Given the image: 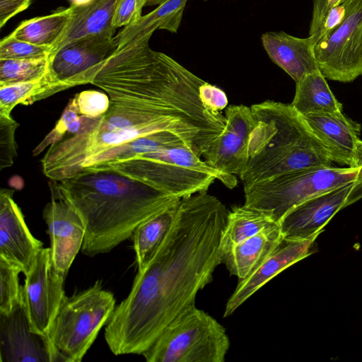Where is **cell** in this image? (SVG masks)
I'll use <instances>...</instances> for the list:
<instances>
[{
	"instance_id": "1",
	"label": "cell",
	"mask_w": 362,
	"mask_h": 362,
	"mask_svg": "<svg viewBox=\"0 0 362 362\" xmlns=\"http://www.w3.org/2000/svg\"><path fill=\"white\" fill-rule=\"evenodd\" d=\"M203 83L162 52L138 50L108 58L91 83L109 96L107 112L81 115L77 130L48 148L41 159L43 173L60 181L103 171L133 141L160 132L175 134L202 156L225 125L224 115L202 103Z\"/></svg>"
},
{
	"instance_id": "2",
	"label": "cell",
	"mask_w": 362,
	"mask_h": 362,
	"mask_svg": "<svg viewBox=\"0 0 362 362\" xmlns=\"http://www.w3.org/2000/svg\"><path fill=\"white\" fill-rule=\"evenodd\" d=\"M228 213L207 191L180 199L165 240L137 272L129 293L106 324L105 339L114 354L142 355L174 319L195 305L198 292L222 264L219 245Z\"/></svg>"
},
{
	"instance_id": "3",
	"label": "cell",
	"mask_w": 362,
	"mask_h": 362,
	"mask_svg": "<svg viewBox=\"0 0 362 362\" xmlns=\"http://www.w3.org/2000/svg\"><path fill=\"white\" fill-rule=\"evenodd\" d=\"M51 194L68 202L85 228L83 255L110 252L132 237L151 217L176 206L180 199L114 171L78 174L49 182Z\"/></svg>"
},
{
	"instance_id": "4",
	"label": "cell",
	"mask_w": 362,
	"mask_h": 362,
	"mask_svg": "<svg viewBox=\"0 0 362 362\" xmlns=\"http://www.w3.org/2000/svg\"><path fill=\"white\" fill-rule=\"evenodd\" d=\"M250 108L255 124L238 177L244 189L289 172L332 165L329 151L291 104L266 100Z\"/></svg>"
},
{
	"instance_id": "5",
	"label": "cell",
	"mask_w": 362,
	"mask_h": 362,
	"mask_svg": "<svg viewBox=\"0 0 362 362\" xmlns=\"http://www.w3.org/2000/svg\"><path fill=\"white\" fill-rule=\"evenodd\" d=\"M103 171L118 173L180 199L207 191L216 180L230 189L237 185L235 176L211 168L182 141L112 165Z\"/></svg>"
},
{
	"instance_id": "6",
	"label": "cell",
	"mask_w": 362,
	"mask_h": 362,
	"mask_svg": "<svg viewBox=\"0 0 362 362\" xmlns=\"http://www.w3.org/2000/svg\"><path fill=\"white\" fill-rule=\"evenodd\" d=\"M115 303L114 294L100 281L66 296L47 337L52 362L81 361L111 317Z\"/></svg>"
},
{
	"instance_id": "7",
	"label": "cell",
	"mask_w": 362,
	"mask_h": 362,
	"mask_svg": "<svg viewBox=\"0 0 362 362\" xmlns=\"http://www.w3.org/2000/svg\"><path fill=\"white\" fill-rule=\"evenodd\" d=\"M362 178V168L317 166L289 172L244 189V204L276 223L302 202Z\"/></svg>"
},
{
	"instance_id": "8",
	"label": "cell",
	"mask_w": 362,
	"mask_h": 362,
	"mask_svg": "<svg viewBox=\"0 0 362 362\" xmlns=\"http://www.w3.org/2000/svg\"><path fill=\"white\" fill-rule=\"evenodd\" d=\"M226 329L195 305L174 319L142 356L147 362H224Z\"/></svg>"
},
{
	"instance_id": "9",
	"label": "cell",
	"mask_w": 362,
	"mask_h": 362,
	"mask_svg": "<svg viewBox=\"0 0 362 362\" xmlns=\"http://www.w3.org/2000/svg\"><path fill=\"white\" fill-rule=\"evenodd\" d=\"M342 22L326 39L316 43L319 69L325 78L352 82L362 75V0H343Z\"/></svg>"
},
{
	"instance_id": "10",
	"label": "cell",
	"mask_w": 362,
	"mask_h": 362,
	"mask_svg": "<svg viewBox=\"0 0 362 362\" xmlns=\"http://www.w3.org/2000/svg\"><path fill=\"white\" fill-rule=\"evenodd\" d=\"M22 286V306L30 330L47 339L61 304L66 296V276L52 260L49 247L42 248L26 274Z\"/></svg>"
},
{
	"instance_id": "11",
	"label": "cell",
	"mask_w": 362,
	"mask_h": 362,
	"mask_svg": "<svg viewBox=\"0 0 362 362\" xmlns=\"http://www.w3.org/2000/svg\"><path fill=\"white\" fill-rule=\"evenodd\" d=\"M117 49L112 34L83 37L50 56L49 71L68 88L91 83L102 63Z\"/></svg>"
},
{
	"instance_id": "12",
	"label": "cell",
	"mask_w": 362,
	"mask_h": 362,
	"mask_svg": "<svg viewBox=\"0 0 362 362\" xmlns=\"http://www.w3.org/2000/svg\"><path fill=\"white\" fill-rule=\"evenodd\" d=\"M225 127L202 153L211 168L229 176L239 177L248 158L250 134L255 119L250 107L233 105L225 111Z\"/></svg>"
},
{
	"instance_id": "13",
	"label": "cell",
	"mask_w": 362,
	"mask_h": 362,
	"mask_svg": "<svg viewBox=\"0 0 362 362\" xmlns=\"http://www.w3.org/2000/svg\"><path fill=\"white\" fill-rule=\"evenodd\" d=\"M43 218L47 226L52 262L57 270L66 277L83 243V223L68 202L54 194L44 208Z\"/></svg>"
},
{
	"instance_id": "14",
	"label": "cell",
	"mask_w": 362,
	"mask_h": 362,
	"mask_svg": "<svg viewBox=\"0 0 362 362\" xmlns=\"http://www.w3.org/2000/svg\"><path fill=\"white\" fill-rule=\"evenodd\" d=\"M13 194L12 189L0 191V259L25 274L43 243L31 233Z\"/></svg>"
},
{
	"instance_id": "15",
	"label": "cell",
	"mask_w": 362,
	"mask_h": 362,
	"mask_svg": "<svg viewBox=\"0 0 362 362\" xmlns=\"http://www.w3.org/2000/svg\"><path fill=\"white\" fill-rule=\"evenodd\" d=\"M354 183L313 197L291 209L279 223L283 236L315 240L334 214L344 208Z\"/></svg>"
},
{
	"instance_id": "16",
	"label": "cell",
	"mask_w": 362,
	"mask_h": 362,
	"mask_svg": "<svg viewBox=\"0 0 362 362\" xmlns=\"http://www.w3.org/2000/svg\"><path fill=\"white\" fill-rule=\"evenodd\" d=\"M316 251L314 239L283 238L266 259L238 284L228 298L223 317L231 315L246 300L287 267Z\"/></svg>"
},
{
	"instance_id": "17",
	"label": "cell",
	"mask_w": 362,
	"mask_h": 362,
	"mask_svg": "<svg viewBox=\"0 0 362 362\" xmlns=\"http://www.w3.org/2000/svg\"><path fill=\"white\" fill-rule=\"evenodd\" d=\"M0 341L1 362H52L47 339L30 330L22 305L0 315Z\"/></svg>"
},
{
	"instance_id": "18",
	"label": "cell",
	"mask_w": 362,
	"mask_h": 362,
	"mask_svg": "<svg viewBox=\"0 0 362 362\" xmlns=\"http://www.w3.org/2000/svg\"><path fill=\"white\" fill-rule=\"evenodd\" d=\"M305 121L329 151L333 162L354 167L361 126L342 112L310 114Z\"/></svg>"
},
{
	"instance_id": "19",
	"label": "cell",
	"mask_w": 362,
	"mask_h": 362,
	"mask_svg": "<svg viewBox=\"0 0 362 362\" xmlns=\"http://www.w3.org/2000/svg\"><path fill=\"white\" fill-rule=\"evenodd\" d=\"M263 47L269 58L296 83L306 75L320 70L311 37L300 38L283 31L262 35Z\"/></svg>"
},
{
	"instance_id": "20",
	"label": "cell",
	"mask_w": 362,
	"mask_h": 362,
	"mask_svg": "<svg viewBox=\"0 0 362 362\" xmlns=\"http://www.w3.org/2000/svg\"><path fill=\"white\" fill-rule=\"evenodd\" d=\"M117 1L90 0L83 4H71L66 29L50 56L73 41L98 35H114L116 29L113 27V18Z\"/></svg>"
},
{
	"instance_id": "21",
	"label": "cell",
	"mask_w": 362,
	"mask_h": 362,
	"mask_svg": "<svg viewBox=\"0 0 362 362\" xmlns=\"http://www.w3.org/2000/svg\"><path fill=\"white\" fill-rule=\"evenodd\" d=\"M283 238L279 223H275L235 245L223 264L230 275L243 280L266 259Z\"/></svg>"
},
{
	"instance_id": "22",
	"label": "cell",
	"mask_w": 362,
	"mask_h": 362,
	"mask_svg": "<svg viewBox=\"0 0 362 362\" xmlns=\"http://www.w3.org/2000/svg\"><path fill=\"white\" fill-rule=\"evenodd\" d=\"M188 0H166L132 25L124 27L115 36L119 48L132 41L151 36L157 29L176 33Z\"/></svg>"
},
{
	"instance_id": "23",
	"label": "cell",
	"mask_w": 362,
	"mask_h": 362,
	"mask_svg": "<svg viewBox=\"0 0 362 362\" xmlns=\"http://www.w3.org/2000/svg\"><path fill=\"white\" fill-rule=\"evenodd\" d=\"M275 223H279L260 210L245 204L233 207L228 213L221 236L219 256L222 264L235 245Z\"/></svg>"
},
{
	"instance_id": "24",
	"label": "cell",
	"mask_w": 362,
	"mask_h": 362,
	"mask_svg": "<svg viewBox=\"0 0 362 362\" xmlns=\"http://www.w3.org/2000/svg\"><path fill=\"white\" fill-rule=\"evenodd\" d=\"M291 105L303 116L342 112V105L331 91L320 70L296 83Z\"/></svg>"
},
{
	"instance_id": "25",
	"label": "cell",
	"mask_w": 362,
	"mask_h": 362,
	"mask_svg": "<svg viewBox=\"0 0 362 362\" xmlns=\"http://www.w3.org/2000/svg\"><path fill=\"white\" fill-rule=\"evenodd\" d=\"M177 204L146 220L134 230L131 238L137 272L147 266L165 240L174 223Z\"/></svg>"
},
{
	"instance_id": "26",
	"label": "cell",
	"mask_w": 362,
	"mask_h": 362,
	"mask_svg": "<svg viewBox=\"0 0 362 362\" xmlns=\"http://www.w3.org/2000/svg\"><path fill=\"white\" fill-rule=\"evenodd\" d=\"M68 89L48 72L42 78L18 83L0 86V116L11 118L17 105H29Z\"/></svg>"
},
{
	"instance_id": "27",
	"label": "cell",
	"mask_w": 362,
	"mask_h": 362,
	"mask_svg": "<svg viewBox=\"0 0 362 362\" xmlns=\"http://www.w3.org/2000/svg\"><path fill=\"white\" fill-rule=\"evenodd\" d=\"M70 16L69 6L47 16L25 21L11 35L16 39L52 49L64 35Z\"/></svg>"
},
{
	"instance_id": "28",
	"label": "cell",
	"mask_w": 362,
	"mask_h": 362,
	"mask_svg": "<svg viewBox=\"0 0 362 362\" xmlns=\"http://www.w3.org/2000/svg\"><path fill=\"white\" fill-rule=\"evenodd\" d=\"M49 59H0V86L34 81L49 71Z\"/></svg>"
},
{
	"instance_id": "29",
	"label": "cell",
	"mask_w": 362,
	"mask_h": 362,
	"mask_svg": "<svg viewBox=\"0 0 362 362\" xmlns=\"http://www.w3.org/2000/svg\"><path fill=\"white\" fill-rule=\"evenodd\" d=\"M20 273L19 268L0 259V315H9L22 305Z\"/></svg>"
},
{
	"instance_id": "30",
	"label": "cell",
	"mask_w": 362,
	"mask_h": 362,
	"mask_svg": "<svg viewBox=\"0 0 362 362\" xmlns=\"http://www.w3.org/2000/svg\"><path fill=\"white\" fill-rule=\"evenodd\" d=\"M80 118L81 115L72 98L68 103L54 127L33 150V155L37 156L45 148L62 141L66 135L74 134L80 125Z\"/></svg>"
},
{
	"instance_id": "31",
	"label": "cell",
	"mask_w": 362,
	"mask_h": 362,
	"mask_svg": "<svg viewBox=\"0 0 362 362\" xmlns=\"http://www.w3.org/2000/svg\"><path fill=\"white\" fill-rule=\"evenodd\" d=\"M52 49L13 37L11 34L0 42V59H40L49 58Z\"/></svg>"
},
{
	"instance_id": "32",
	"label": "cell",
	"mask_w": 362,
	"mask_h": 362,
	"mask_svg": "<svg viewBox=\"0 0 362 362\" xmlns=\"http://www.w3.org/2000/svg\"><path fill=\"white\" fill-rule=\"evenodd\" d=\"M73 99L79 115L88 118L101 117L107 112L110 106L107 94L95 90L78 93Z\"/></svg>"
},
{
	"instance_id": "33",
	"label": "cell",
	"mask_w": 362,
	"mask_h": 362,
	"mask_svg": "<svg viewBox=\"0 0 362 362\" xmlns=\"http://www.w3.org/2000/svg\"><path fill=\"white\" fill-rule=\"evenodd\" d=\"M18 127L13 117L0 116V170L12 166L17 156L15 135Z\"/></svg>"
},
{
	"instance_id": "34",
	"label": "cell",
	"mask_w": 362,
	"mask_h": 362,
	"mask_svg": "<svg viewBox=\"0 0 362 362\" xmlns=\"http://www.w3.org/2000/svg\"><path fill=\"white\" fill-rule=\"evenodd\" d=\"M147 0H118L113 18V27L117 29L133 25L139 21Z\"/></svg>"
},
{
	"instance_id": "35",
	"label": "cell",
	"mask_w": 362,
	"mask_h": 362,
	"mask_svg": "<svg viewBox=\"0 0 362 362\" xmlns=\"http://www.w3.org/2000/svg\"><path fill=\"white\" fill-rule=\"evenodd\" d=\"M199 97L202 103L214 112H221L228 105L225 92L206 81L199 88Z\"/></svg>"
},
{
	"instance_id": "36",
	"label": "cell",
	"mask_w": 362,
	"mask_h": 362,
	"mask_svg": "<svg viewBox=\"0 0 362 362\" xmlns=\"http://www.w3.org/2000/svg\"><path fill=\"white\" fill-rule=\"evenodd\" d=\"M345 13L346 8L344 1L331 8L325 15L316 35L313 38L315 42L317 43L328 37L342 22Z\"/></svg>"
},
{
	"instance_id": "37",
	"label": "cell",
	"mask_w": 362,
	"mask_h": 362,
	"mask_svg": "<svg viewBox=\"0 0 362 362\" xmlns=\"http://www.w3.org/2000/svg\"><path fill=\"white\" fill-rule=\"evenodd\" d=\"M31 0H0V28L13 16L26 9Z\"/></svg>"
},
{
	"instance_id": "38",
	"label": "cell",
	"mask_w": 362,
	"mask_h": 362,
	"mask_svg": "<svg viewBox=\"0 0 362 362\" xmlns=\"http://www.w3.org/2000/svg\"><path fill=\"white\" fill-rule=\"evenodd\" d=\"M313 9L310 25L309 36L314 38L326 15L328 0H313Z\"/></svg>"
},
{
	"instance_id": "39",
	"label": "cell",
	"mask_w": 362,
	"mask_h": 362,
	"mask_svg": "<svg viewBox=\"0 0 362 362\" xmlns=\"http://www.w3.org/2000/svg\"><path fill=\"white\" fill-rule=\"evenodd\" d=\"M362 198V178L353 184L350 192L346 199L344 207L348 206Z\"/></svg>"
},
{
	"instance_id": "40",
	"label": "cell",
	"mask_w": 362,
	"mask_h": 362,
	"mask_svg": "<svg viewBox=\"0 0 362 362\" xmlns=\"http://www.w3.org/2000/svg\"><path fill=\"white\" fill-rule=\"evenodd\" d=\"M354 167L362 168V141L359 140L357 144L355 156Z\"/></svg>"
},
{
	"instance_id": "41",
	"label": "cell",
	"mask_w": 362,
	"mask_h": 362,
	"mask_svg": "<svg viewBox=\"0 0 362 362\" xmlns=\"http://www.w3.org/2000/svg\"><path fill=\"white\" fill-rule=\"evenodd\" d=\"M166 0H147V6H158Z\"/></svg>"
},
{
	"instance_id": "42",
	"label": "cell",
	"mask_w": 362,
	"mask_h": 362,
	"mask_svg": "<svg viewBox=\"0 0 362 362\" xmlns=\"http://www.w3.org/2000/svg\"><path fill=\"white\" fill-rule=\"evenodd\" d=\"M72 4H79L88 2L90 0H71Z\"/></svg>"
},
{
	"instance_id": "43",
	"label": "cell",
	"mask_w": 362,
	"mask_h": 362,
	"mask_svg": "<svg viewBox=\"0 0 362 362\" xmlns=\"http://www.w3.org/2000/svg\"><path fill=\"white\" fill-rule=\"evenodd\" d=\"M203 1H208V0H203Z\"/></svg>"
}]
</instances>
